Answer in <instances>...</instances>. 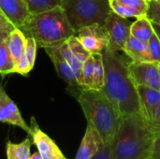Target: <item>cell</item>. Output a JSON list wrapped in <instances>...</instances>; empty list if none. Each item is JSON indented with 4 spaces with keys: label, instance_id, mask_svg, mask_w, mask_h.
Segmentation results:
<instances>
[{
    "label": "cell",
    "instance_id": "obj_1",
    "mask_svg": "<svg viewBox=\"0 0 160 159\" xmlns=\"http://www.w3.org/2000/svg\"><path fill=\"white\" fill-rule=\"evenodd\" d=\"M102 56L105 81L101 91L123 117L142 114L137 86L128 70L129 62H127L118 52L109 49L102 53Z\"/></svg>",
    "mask_w": 160,
    "mask_h": 159
},
{
    "label": "cell",
    "instance_id": "obj_2",
    "mask_svg": "<svg viewBox=\"0 0 160 159\" xmlns=\"http://www.w3.org/2000/svg\"><path fill=\"white\" fill-rule=\"evenodd\" d=\"M155 138L142 114L123 117L110 143L112 159H148Z\"/></svg>",
    "mask_w": 160,
    "mask_h": 159
},
{
    "label": "cell",
    "instance_id": "obj_3",
    "mask_svg": "<svg viewBox=\"0 0 160 159\" xmlns=\"http://www.w3.org/2000/svg\"><path fill=\"white\" fill-rule=\"evenodd\" d=\"M20 29L26 37L34 38L37 45L44 49L58 47L76 34L60 6L30 14Z\"/></svg>",
    "mask_w": 160,
    "mask_h": 159
},
{
    "label": "cell",
    "instance_id": "obj_4",
    "mask_svg": "<svg viewBox=\"0 0 160 159\" xmlns=\"http://www.w3.org/2000/svg\"><path fill=\"white\" fill-rule=\"evenodd\" d=\"M77 99L87 123L98 129L106 144H110L123 116L101 90L82 89Z\"/></svg>",
    "mask_w": 160,
    "mask_h": 159
},
{
    "label": "cell",
    "instance_id": "obj_5",
    "mask_svg": "<svg viewBox=\"0 0 160 159\" xmlns=\"http://www.w3.org/2000/svg\"><path fill=\"white\" fill-rule=\"evenodd\" d=\"M60 7L75 32L95 23L104 25L112 11L109 0H61Z\"/></svg>",
    "mask_w": 160,
    "mask_h": 159
},
{
    "label": "cell",
    "instance_id": "obj_6",
    "mask_svg": "<svg viewBox=\"0 0 160 159\" xmlns=\"http://www.w3.org/2000/svg\"><path fill=\"white\" fill-rule=\"evenodd\" d=\"M108 34V49L113 52H121L130 37L131 22L112 10L109 14L104 24Z\"/></svg>",
    "mask_w": 160,
    "mask_h": 159
},
{
    "label": "cell",
    "instance_id": "obj_7",
    "mask_svg": "<svg viewBox=\"0 0 160 159\" xmlns=\"http://www.w3.org/2000/svg\"><path fill=\"white\" fill-rule=\"evenodd\" d=\"M82 46L92 53H103L108 49L109 38L104 25L95 23L84 26L75 34Z\"/></svg>",
    "mask_w": 160,
    "mask_h": 159
},
{
    "label": "cell",
    "instance_id": "obj_8",
    "mask_svg": "<svg viewBox=\"0 0 160 159\" xmlns=\"http://www.w3.org/2000/svg\"><path fill=\"white\" fill-rule=\"evenodd\" d=\"M128 70L135 85H145L160 90V67L154 62L128 63Z\"/></svg>",
    "mask_w": 160,
    "mask_h": 159
},
{
    "label": "cell",
    "instance_id": "obj_9",
    "mask_svg": "<svg viewBox=\"0 0 160 159\" xmlns=\"http://www.w3.org/2000/svg\"><path fill=\"white\" fill-rule=\"evenodd\" d=\"M30 133L33 140V144L36 145L38 152L40 154L43 159H68L58 145L52 140L46 133H44L38 127L34 117L31 118L30 122Z\"/></svg>",
    "mask_w": 160,
    "mask_h": 159
},
{
    "label": "cell",
    "instance_id": "obj_10",
    "mask_svg": "<svg viewBox=\"0 0 160 159\" xmlns=\"http://www.w3.org/2000/svg\"><path fill=\"white\" fill-rule=\"evenodd\" d=\"M0 122L18 127L27 134L30 133V126L26 124L17 105L2 86H0Z\"/></svg>",
    "mask_w": 160,
    "mask_h": 159
},
{
    "label": "cell",
    "instance_id": "obj_11",
    "mask_svg": "<svg viewBox=\"0 0 160 159\" xmlns=\"http://www.w3.org/2000/svg\"><path fill=\"white\" fill-rule=\"evenodd\" d=\"M105 145L98 129L92 124L87 123L85 133L74 159H92Z\"/></svg>",
    "mask_w": 160,
    "mask_h": 159
},
{
    "label": "cell",
    "instance_id": "obj_12",
    "mask_svg": "<svg viewBox=\"0 0 160 159\" xmlns=\"http://www.w3.org/2000/svg\"><path fill=\"white\" fill-rule=\"evenodd\" d=\"M137 91L140 97L142 114L151 124L160 105V90L145 85H137Z\"/></svg>",
    "mask_w": 160,
    "mask_h": 159
},
{
    "label": "cell",
    "instance_id": "obj_13",
    "mask_svg": "<svg viewBox=\"0 0 160 159\" xmlns=\"http://www.w3.org/2000/svg\"><path fill=\"white\" fill-rule=\"evenodd\" d=\"M0 8L17 28L22 27L30 16L24 0H0Z\"/></svg>",
    "mask_w": 160,
    "mask_h": 159
},
{
    "label": "cell",
    "instance_id": "obj_14",
    "mask_svg": "<svg viewBox=\"0 0 160 159\" xmlns=\"http://www.w3.org/2000/svg\"><path fill=\"white\" fill-rule=\"evenodd\" d=\"M45 51L49 55L50 59L52 60L58 76L61 79H63L68 85L73 87L79 86L75 73L70 67V66L68 64V62L65 60L64 56L62 55L59 46L52 47V48H46Z\"/></svg>",
    "mask_w": 160,
    "mask_h": 159
},
{
    "label": "cell",
    "instance_id": "obj_15",
    "mask_svg": "<svg viewBox=\"0 0 160 159\" xmlns=\"http://www.w3.org/2000/svg\"><path fill=\"white\" fill-rule=\"evenodd\" d=\"M38 45L34 38L26 37V46L22 56L15 64L13 73L20 74L22 76H26L34 67L37 56Z\"/></svg>",
    "mask_w": 160,
    "mask_h": 159
},
{
    "label": "cell",
    "instance_id": "obj_16",
    "mask_svg": "<svg viewBox=\"0 0 160 159\" xmlns=\"http://www.w3.org/2000/svg\"><path fill=\"white\" fill-rule=\"evenodd\" d=\"M123 52L134 62H151L148 42L140 40L130 35Z\"/></svg>",
    "mask_w": 160,
    "mask_h": 159
},
{
    "label": "cell",
    "instance_id": "obj_17",
    "mask_svg": "<svg viewBox=\"0 0 160 159\" xmlns=\"http://www.w3.org/2000/svg\"><path fill=\"white\" fill-rule=\"evenodd\" d=\"M7 45L9 53L16 64L24 52L26 46V37L20 28L15 27L9 33L7 38Z\"/></svg>",
    "mask_w": 160,
    "mask_h": 159
},
{
    "label": "cell",
    "instance_id": "obj_18",
    "mask_svg": "<svg viewBox=\"0 0 160 159\" xmlns=\"http://www.w3.org/2000/svg\"><path fill=\"white\" fill-rule=\"evenodd\" d=\"M32 144L33 140L30 135L20 143H13L8 141L6 144L7 159H29Z\"/></svg>",
    "mask_w": 160,
    "mask_h": 159
},
{
    "label": "cell",
    "instance_id": "obj_19",
    "mask_svg": "<svg viewBox=\"0 0 160 159\" xmlns=\"http://www.w3.org/2000/svg\"><path fill=\"white\" fill-rule=\"evenodd\" d=\"M154 34L155 30L153 28L152 22L146 16L138 18L131 23L130 35L140 40L148 42Z\"/></svg>",
    "mask_w": 160,
    "mask_h": 159
},
{
    "label": "cell",
    "instance_id": "obj_20",
    "mask_svg": "<svg viewBox=\"0 0 160 159\" xmlns=\"http://www.w3.org/2000/svg\"><path fill=\"white\" fill-rule=\"evenodd\" d=\"M60 51L62 52V55L64 56L65 60L68 62V64L70 66V67L72 68V70L74 71L75 73V76L77 78V81H78V84L80 86L81 84V82H82V66H83V63L81 62L73 53L72 52L70 51L67 41H65L64 43H62L60 46Z\"/></svg>",
    "mask_w": 160,
    "mask_h": 159
},
{
    "label": "cell",
    "instance_id": "obj_21",
    "mask_svg": "<svg viewBox=\"0 0 160 159\" xmlns=\"http://www.w3.org/2000/svg\"><path fill=\"white\" fill-rule=\"evenodd\" d=\"M95 63H94V89L101 90L104 86L105 81V68L103 64V56L102 53H92Z\"/></svg>",
    "mask_w": 160,
    "mask_h": 159
},
{
    "label": "cell",
    "instance_id": "obj_22",
    "mask_svg": "<svg viewBox=\"0 0 160 159\" xmlns=\"http://www.w3.org/2000/svg\"><path fill=\"white\" fill-rule=\"evenodd\" d=\"M30 14H38L61 6V0H24Z\"/></svg>",
    "mask_w": 160,
    "mask_h": 159
},
{
    "label": "cell",
    "instance_id": "obj_23",
    "mask_svg": "<svg viewBox=\"0 0 160 159\" xmlns=\"http://www.w3.org/2000/svg\"><path fill=\"white\" fill-rule=\"evenodd\" d=\"M94 57L91 54L83 63L82 66V82L80 84L81 89L88 90L94 89V80H93V73H94Z\"/></svg>",
    "mask_w": 160,
    "mask_h": 159
},
{
    "label": "cell",
    "instance_id": "obj_24",
    "mask_svg": "<svg viewBox=\"0 0 160 159\" xmlns=\"http://www.w3.org/2000/svg\"><path fill=\"white\" fill-rule=\"evenodd\" d=\"M14 67L15 62L9 53L7 40H5L0 44V74L7 75L13 73Z\"/></svg>",
    "mask_w": 160,
    "mask_h": 159
},
{
    "label": "cell",
    "instance_id": "obj_25",
    "mask_svg": "<svg viewBox=\"0 0 160 159\" xmlns=\"http://www.w3.org/2000/svg\"><path fill=\"white\" fill-rule=\"evenodd\" d=\"M67 43L70 49V51L72 52V53L82 63H84V61L91 55V53L82 46V44L80 42V40L78 39V37L74 35L72 37H70L68 40Z\"/></svg>",
    "mask_w": 160,
    "mask_h": 159
},
{
    "label": "cell",
    "instance_id": "obj_26",
    "mask_svg": "<svg viewBox=\"0 0 160 159\" xmlns=\"http://www.w3.org/2000/svg\"><path fill=\"white\" fill-rule=\"evenodd\" d=\"M148 48L150 61L157 63L160 67V39L156 33L148 41Z\"/></svg>",
    "mask_w": 160,
    "mask_h": 159
},
{
    "label": "cell",
    "instance_id": "obj_27",
    "mask_svg": "<svg viewBox=\"0 0 160 159\" xmlns=\"http://www.w3.org/2000/svg\"><path fill=\"white\" fill-rule=\"evenodd\" d=\"M145 16L152 22H156L160 25V3L157 0H149Z\"/></svg>",
    "mask_w": 160,
    "mask_h": 159
},
{
    "label": "cell",
    "instance_id": "obj_28",
    "mask_svg": "<svg viewBox=\"0 0 160 159\" xmlns=\"http://www.w3.org/2000/svg\"><path fill=\"white\" fill-rule=\"evenodd\" d=\"M15 26L8 21V19L5 16L3 11L0 8V31L11 32Z\"/></svg>",
    "mask_w": 160,
    "mask_h": 159
},
{
    "label": "cell",
    "instance_id": "obj_29",
    "mask_svg": "<svg viewBox=\"0 0 160 159\" xmlns=\"http://www.w3.org/2000/svg\"><path fill=\"white\" fill-rule=\"evenodd\" d=\"M148 159H160V135L156 136Z\"/></svg>",
    "mask_w": 160,
    "mask_h": 159
},
{
    "label": "cell",
    "instance_id": "obj_30",
    "mask_svg": "<svg viewBox=\"0 0 160 159\" xmlns=\"http://www.w3.org/2000/svg\"><path fill=\"white\" fill-rule=\"evenodd\" d=\"M150 126H151V128H152L155 136L160 135V105L155 113L154 119H153L152 123L150 124Z\"/></svg>",
    "mask_w": 160,
    "mask_h": 159
},
{
    "label": "cell",
    "instance_id": "obj_31",
    "mask_svg": "<svg viewBox=\"0 0 160 159\" xmlns=\"http://www.w3.org/2000/svg\"><path fill=\"white\" fill-rule=\"evenodd\" d=\"M92 159H112L110 144H106Z\"/></svg>",
    "mask_w": 160,
    "mask_h": 159
},
{
    "label": "cell",
    "instance_id": "obj_32",
    "mask_svg": "<svg viewBox=\"0 0 160 159\" xmlns=\"http://www.w3.org/2000/svg\"><path fill=\"white\" fill-rule=\"evenodd\" d=\"M9 33H10V32H6V31H0V44H1V43H2L3 41L7 40V38H8V37Z\"/></svg>",
    "mask_w": 160,
    "mask_h": 159
},
{
    "label": "cell",
    "instance_id": "obj_33",
    "mask_svg": "<svg viewBox=\"0 0 160 159\" xmlns=\"http://www.w3.org/2000/svg\"><path fill=\"white\" fill-rule=\"evenodd\" d=\"M152 25H153V28L155 30V33L158 35V37H159L160 39V25L158 24V23H156V22H152Z\"/></svg>",
    "mask_w": 160,
    "mask_h": 159
},
{
    "label": "cell",
    "instance_id": "obj_34",
    "mask_svg": "<svg viewBox=\"0 0 160 159\" xmlns=\"http://www.w3.org/2000/svg\"><path fill=\"white\" fill-rule=\"evenodd\" d=\"M29 159H43L41 157V156H40V154L38 153V152H35L33 155H31V157H30V158Z\"/></svg>",
    "mask_w": 160,
    "mask_h": 159
},
{
    "label": "cell",
    "instance_id": "obj_35",
    "mask_svg": "<svg viewBox=\"0 0 160 159\" xmlns=\"http://www.w3.org/2000/svg\"><path fill=\"white\" fill-rule=\"evenodd\" d=\"M157 1H158V3H160V0H157Z\"/></svg>",
    "mask_w": 160,
    "mask_h": 159
},
{
    "label": "cell",
    "instance_id": "obj_36",
    "mask_svg": "<svg viewBox=\"0 0 160 159\" xmlns=\"http://www.w3.org/2000/svg\"><path fill=\"white\" fill-rule=\"evenodd\" d=\"M146 1H149V0H146Z\"/></svg>",
    "mask_w": 160,
    "mask_h": 159
}]
</instances>
